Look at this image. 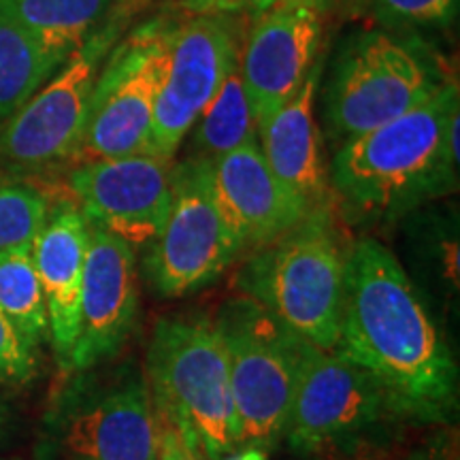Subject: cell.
<instances>
[{"label":"cell","mask_w":460,"mask_h":460,"mask_svg":"<svg viewBox=\"0 0 460 460\" xmlns=\"http://www.w3.org/2000/svg\"><path fill=\"white\" fill-rule=\"evenodd\" d=\"M48 429L66 460H158V420L135 369L109 384L77 379L58 396Z\"/></svg>","instance_id":"obj_11"},{"label":"cell","mask_w":460,"mask_h":460,"mask_svg":"<svg viewBox=\"0 0 460 460\" xmlns=\"http://www.w3.org/2000/svg\"><path fill=\"white\" fill-rule=\"evenodd\" d=\"M149 0H115L107 20L0 130V166L31 175L71 164L96 79Z\"/></svg>","instance_id":"obj_6"},{"label":"cell","mask_w":460,"mask_h":460,"mask_svg":"<svg viewBox=\"0 0 460 460\" xmlns=\"http://www.w3.org/2000/svg\"><path fill=\"white\" fill-rule=\"evenodd\" d=\"M172 164L154 154L90 160L71 166L66 183L85 220L139 250L169 214Z\"/></svg>","instance_id":"obj_14"},{"label":"cell","mask_w":460,"mask_h":460,"mask_svg":"<svg viewBox=\"0 0 460 460\" xmlns=\"http://www.w3.org/2000/svg\"><path fill=\"white\" fill-rule=\"evenodd\" d=\"M186 13L207 15H254L271 0H177Z\"/></svg>","instance_id":"obj_26"},{"label":"cell","mask_w":460,"mask_h":460,"mask_svg":"<svg viewBox=\"0 0 460 460\" xmlns=\"http://www.w3.org/2000/svg\"><path fill=\"white\" fill-rule=\"evenodd\" d=\"M15 424V411L7 396L0 393V441L7 439Z\"/></svg>","instance_id":"obj_28"},{"label":"cell","mask_w":460,"mask_h":460,"mask_svg":"<svg viewBox=\"0 0 460 460\" xmlns=\"http://www.w3.org/2000/svg\"><path fill=\"white\" fill-rule=\"evenodd\" d=\"M147 388L154 413L203 460L237 447V411L230 390L226 345L205 315L158 320L147 349Z\"/></svg>","instance_id":"obj_3"},{"label":"cell","mask_w":460,"mask_h":460,"mask_svg":"<svg viewBox=\"0 0 460 460\" xmlns=\"http://www.w3.org/2000/svg\"><path fill=\"white\" fill-rule=\"evenodd\" d=\"M239 254L214 192L211 160L188 156L172 164L171 203L143 269L156 295L181 298L220 278Z\"/></svg>","instance_id":"obj_10"},{"label":"cell","mask_w":460,"mask_h":460,"mask_svg":"<svg viewBox=\"0 0 460 460\" xmlns=\"http://www.w3.org/2000/svg\"><path fill=\"white\" fill-rule=\"evenodd\" d=\"M158 460H200L186 439L169 424L158 422Z\"/></svg>","instance_id":"obj_27"},{"label":"cell","mask_w":460,"mask_h":460,"mask_svg":"<svg viewBox=\"0 0 460 460\" xmlns=\"http://www.w3.org/2000/svg\"><path fill=\"white\" fill-rule=\"evenodd\" d=\"M51 200L41 188L22 180H0V252L32 247Z\"/></svg>","instance_id":"obj_23"},{"label":"cell","mask_w":460,"mask_h":460,"mask_svg":"<svg viewBox=\"0 0 460 460\" xmlns=\"http://www.w3.org/2000/svg\"><path fill=\"white\" fill-rule=\"evenodd\" d=\"M384 31L418 34L456 24L460 0H354Z\"/></svg>","instance_id":"obj_24"},{"label":"cell","mask_w":460,"mask_h":460,"mask_svg":"<svg viewBox=\"0 0 460 460\" xmlns=\"http://www.w3.org/2000/svg\"><path fill=\"white\" fill-rule=\"evenodd\" d=\"M228 460H267V458H264V452L258 450V447H247L245 452L237 454V456H230Z\"/></svg>","instance_id":"obj_29"},{"label":"cell","mask_w":460,"mask_h":460,"mask_svg":"<svg viewBox=\"0 0 460 460\" xmlns=\"http://www.w3.org/2000/svg\"><path fill=\"white\" fill-rule=\"evenodd\" d=\"M58 65L20 28L0 17V122L20 111Z\"/></svg>","instance_id":"obj_22"},{"label":"cell","mask_w":460,"mask_h":460,"mask_svg":"<svg viewBox=\"0 0 460 460\" xmlns=\"http://www.w3.org/2000/svg\"><path fill=\"white\" fill-rule=\"evenodd\" d=\"M137 315V250L88 222L79 331L68 371H90L111 360L135 331Z\"/></svg>","instance_id":"obj_15"},{"label":"cell","mask_w":460,"mask_h":460,"mask_svg":"<svg viewBox=\"0 0 460 460\" xmlns=\"http://www.w3.org/2000/svg\"><path fill=\"white\" fill-rule=\"evenodd\" d=\"M0 312L32 348L49 341V320L32 247L0 252Z\"/></svg>","instance_id":"obj_21"},{"label":"cell","mask_w":460,"mask_h":460,"mask_svg":"<svg viewBox=\"0 0 460 460\" xmlns=\"http://www.w3.org/2000/svg\"><path fill=\"white\" fill-rule=\"evenodd\" d=\"M343 0H271L247 20L241 71L258 126L290 99L324 49Z\"/></svg>","instance_id":"obj_13"},{"label":"cell","mask_w":460,"mask_h":460,"mask_svg":"<svg viewBox=\"0 0 460 460\" xmlns=\"http://www.w3.org/2000/svg\"><path fill=\"white\" fill-rule=\"evenodd\" d=\"M115 0H0V17L62 66L111 13Z\"/></svg>","instance_id":"obj_19"},{"label":"cell","mask_w":460,"mask_h":460,"mask_svg":"<svg viewBox=\"0 0 460 460\" xmlns=\"http://www.w3.org/2000/svg\"><path fill=\"white\" fill-rule=\"evenodd\" d=\"M211 175L217 207L241 258L269 245L312 214L273 175L258 139L211 160Z\"/></svg>","instance_id":"obj_16"},{"label":"cell","mask_w":460,"mask_h":460,"mask_svg":"<svg viewBox=\"0 0 460 460\" xmlns=\"http://www.w3.org/2000/svg\"><path fill=\"white\" fill-rule=\"evenodd\" d=\"M214 322L228 354L237 447H273L286 433L309 343L247 296L224 303Z\"/></svg>","instance_id":"obj_7"},{"label":"cell","mask_w":460,"mask_h":460,"mask_svg":"<svg viewBox=\"0 0 460 460\" xmlns=\"http://www.w3.org/2000/svg\"><path fill=\"white\" fill-rule=\"evenodd\" d=\"M418 34L371 28L343 43L322 94L324 135L337 146L427 102L450 82Z\"/></svg>","instance_id":"obj_5"},{"label":"cell","mask_w":460,"mask_h":460,"mask_svg":"<svg viewBox=\"0 0 460 460\" xmlns=\"http://www.w3.org/2000/svg\"><path fill=\"white\" fill-rule=\"evenodd\" d=\"M348 252L335 207H326L247 254L234 281L243 296L262 305L298 337L332 352L341 331Z\"/></svg>","instance_id":"obj_4"},{"label":"cell","mask_w":460,"mask_h":460,"mask_svg":"<svg viewBox=\"0 0 460 460\" xmlns=\"http://www.w3.org/2000/svg\"><path fill=\"white\" fill-rule=\"evenodd\" d=\"M247 20V15L207 13L177 17L154 111L149 154L175 160L183 139L220 90L234 56L243 49Z\"/></svg>","instance_id":"obj_12"},{"label":"cell","mask_w":460,"mask_h":460,"mask_svg":"<svg viewBox=\"0 0 460 460\" xmlns=\"http://www.w3.org/2000/svg\"><path fill=\"white\" fill-rule=\"evenodd\" d=\"M241 54L243 49L234 56L217 94L190 130V156L216 160L258 139V122L245 90Z\"/></svg>","instance_id":"obj_20"},{"label":"cell","mask_w":460,"mask_h":460,"mask_svg":"<svg viewBox=\"0 0 460 460\" xmlns=\"http://www.w3.org/2000/svg\"><path fill=\"white\" fill-rule=\"evenodd\" d=\"M458 82L393 122L339 146L331 186L343 214L390 222L452 192L458 181Z\"/></svg>","instance_id":"obj_2"},{"label":"cell","mask_w":460,"mask_h":460,"mask_svg":"<svg viewBox=\"0 0 460 460\" xmlns=\"http://www.w3.org/2000/svg\"><path fill=\"white\" fill-rule=\"evenodd\" d=\"M85 250L88 220L82 207L73 199L51 203L48 217L32 243V261L48 307L49 343L58 365L65 371H68L79 331Z\"/></svg>","instance_id":"obj_18"},{"label":"cell","mask_w":460,"mask_h":460,"mask_svg":"<svg viewBox=\"0 0 460 460\" xmlns=\"http://www.w3.org/2000/svg\"><path fill=\"white\" fill-rule=\"evenodd\" d=\"M175 22L172 13L152 15L115 43L96 79L71 166L149 154Z\"/></svg>","instance_id":"obj_9"},{"label":"cell","mask_w":460,"mask_h":460,"mask_svg":"<svg viewBox=\"0 0 460 460\" xmlns=\"http://www.w3.org/2000/svg\"><path fill=\"white\" fill-rule=\"evenodd\" d=\"M402 420L369 371L309 343L284 433L292 452L320 458L356 454L384 444Z\"/></svg>","instance_id":"obj_8"},{"label":"cell","mask_w":460,"mask_h":460,"mask_svg":"<svg viewBox=\"0 0 460 460\" xmlns=\"http://www.w3.org/2000/svg\"><path fill=\"white\" fill-rule=\"evenodd\" d=\"M335 352L369 371L407 420L456 416V360L410 275L376 239L349 245Z\"/></svg>","instance_id":"obj_1"},{"label":"cell","mask_w":460,"mask_h":460,"mask_svg":"<svg viewBox=\"0 0 460 460\" xmlns=\"http://www.w3.org/2000/svg\"><path fill=\"white\" fill-rule=\"evenodd\" d=\"M324 65L326 56L320 54L295 94L258 126V146L269 169L307 211L337 205L324 137L315 119Z\"/></svg>","instance_id":"obj_17"},{"label":"cell","mask_w":460,"mask_h":460,"mask_svg":"<svg viewBox=\"0 0 460 460\" xmlns=\"http://www.w3.org/2000/svg\"><path fill=\"white\" fill-rule=\"evenodd\" d=\"M37 373V348H32L0 312V386H26Z\"/></svg>","instance_id":"obj_25"},{"label":"cell","mask_w":460,"mask_h":460,"mask_svg":"<svg viewBox=\"0 0 460 460\" xmlns=\"http://www.w3.org/2000/svg\"><path fill=\"white\" fill-rule=\"evenodd\" d=\"M0 460H4V458H0Z\"/></svg>","instance_id":"obj_30"}]
</instances>
